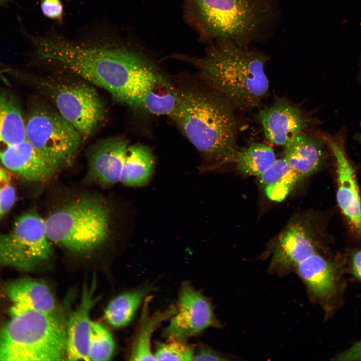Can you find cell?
Segmentation results:
<instances>
[{
  "label": "cell",
  "mask_w": 361,
  "mask_h": 361,
  "mask_svg": "<svg viewBox=\"0 0 361 361\" xmlns=\"http://www.w3.org/2000/svg\"><path fill=\"white\" fill-rule=\"evenodd\" d=\"M38 56L110 93L128 106L140 93L152 89L164 72L140 48L105 38L86 43L60 36L33 40Z\"/></svg>",
  "instance_id": "1"
},
{
  "label": "cell",
  "mask_w": 361,
  "mask_h": 361,
  "mask_svg": "<svg viewBox=\"0 0 361 361\" xmlns=\"http://www.w3.org/2000/svg\"><path fill=\"white\" fill-rule=\"evenodd\" d=\"M170 117L200 152L206 168L235 160L238 124L234 108L199 76H179Z\"/></svg>",
  "instance_id": "2"
},
{
  "label": "cell",
  "mask_w": 361,
  "mask_h": 361,
  "mask_svg": "<svg viewBox=\"0 0 361 361\" xmlns=\"http://www.w3.org/2000/svg\"><path fill=\"white\" fill-rule=\"evenodd\" d=\"M172 58L193 65L197 75L220 93L234 108L258 107L268 93L266 56L230 40L209 44L201 58L174 54Z\"/></svg>",
  "instance_id": "3"
},
{
  "label": "cell",
  "mask_w": 361,
  "mask_h": 361,
  "mask_svg": "<svg viewBox=\"0 0 361 361\" xmlns=\"http://www.w3.org/2000/svg\"><path fill=\"white\" fill-rule=\"evenodd\" d=\"M185 19L201 41L245 47L272 14L270 0H184Z\"/></svg>",
  "instance_id": "4"
},
{
  "label": "cell",
  "mask_w": 361,
  "mask_h": 361,
  "mask_svg": "<svg viewBox=\"0 0 361 361\" xmlns=\"http://www.w3.org/2000/svg\"><path fill=\"white\" fill-rule=\"evenodd\" d=\"M0 328V360L66 358V325L56 314L31 310L10 313Z\"/></svg>",
  "instance_id": "5"
},
{
  "label": "cell",
  "mask_w": 361,
  "mask_h": 361,
  "mask_svg": "<svg viewBox=\"0 0 361 361\" xmlns=\"http://www.w3.org/2000/svg\"><path fill=\"white\" fill-rule=\"evenodd\" d=\"M110 212L100 198L82 196L53 212L45 220L50 242L73 252L93 251L107 240Z\"/></svg>",
  "instance_id": "6"
},
{
  "label": "cell",
  "mask_w": 361,
  "mask_h": 361,
  "mask_svg": "<svg viewBox=\"0 0 361 361\" xmlns=\"http://www.w3.org/2000/svg\"><path fill=\"white\" fill-rule=\"evenodd\" d=\"M25 131L26 140L59 169L72 164L84 140L57 111L48 108L32 113Z\"/></svg>",
  "instance_id": "7"
},
{
  "label": "cell",
  "mask_w": 361,
  "mask_h": 361,
  "mask_svg": "<svg viewBox=\"0 0 361 361\" xmlns=\"http://www.w3.org/2000/svg\"><path fill=\"white\" fill-rule=\"evenodd\" d=\"M45 91L57 112L81 135L83 140L96 131L104 118L98 94L88 82L78 80H46Z\"/></svg>",
  "instance_id": "8"
},
{
  "label": "cell",
  "mask_w": 361,
  "mask_h": 361,
  "mask_svg": "<svg viewBox=\"0 0 361 361\" xmlns=\"http://www.w3.org/2000/svg\"><path fill=\"white\" fill-rule=\"evenodd\" d=\"M53 253L45 220L36 213L24 214L9 232L0 233V265L30 271Z\"/></svg>",
  "instance_id": "9"
},
{
  "label": "cell",
  "mask_w": 361,
  "mask_h": 361,
  "mask_svg": "<svg viewBox=\"0 0 361 361\" xmlns=\"http://www.w3.org/2000/svg\"><path fill=\"white\" fill-rule=\"evenodd\" d=\"M176 307L175 314L162 332V336L167 340L186 341L208 328L222 326L210 298L188 281L181 285Z\"/></svg>",
  "instance_id": "10"
},
{
  "label": "cell",
  "mask_w": 361,
  "mask_h": 361,
  "mask_svg": "<svg viewBox=\"0 0 361 361\" xmlns=\"http://www.w3.org/2000/svg\"><path fill=\"white\" fill-rule=\"evenodd\" d=\"M313 229L307 220L290 223L278 237L273 249L270 272L285 275L317 252Z\"/></svg>",
  "instance_id": "11"
},
{
  "label": "cell",
  "mask_w": 361,
  "mask_h": 361,
  "mask_svg": "<svg viewBox=\"0 0 361 361\" xmlns=\"http://www.w3.org/2000/svg\"><path fill=\"white\" fill-rule=\"evenodd\" d=\"M258 117L268 141L283 146L303 132L311 122L298 106L281 98L260 109Z\"/></svg>",
  "instance_id": "12"
},
{
  "label": "cell",
  "mask_w": 361,
  "mask_h": 361,
  "mask_svg": "<svg viewBox=\"0 0 361 361\" xmlns=\"http://www.w3.org/2000/svg\"><path fill=\"white\" fill-rule=\"evenodd\" d=\"M323 138L336 161L338 205L352 231L361 236V201L354 169L341 141L327 136Z\"/></svg>",
  "instance_id": "13"
},
{
  "label": "cell",
  "mask_w": 361,
  "mask_h": 361,
  "mask_svg": "<svg viewBox=\"0 0 361 361\" xmlns=\"http://www.w3.org/2000/svg\"><path fill=\"white\" fill-rule=\"evenodd\" d=\"M128 141L120 136L100 140L90 149L88 156L87 179L102 187L120 182Z\"/></svg>",
  "instance_id": "14"
},
{
  "label": "cell",
  "mask_w": 361,
  "mask_h": 361,
  "mask_svg": "<svg viewBox=\"0 0 361 361\" xmlns=\"http://www.w3.org/2000/svg\"><path fill=\"white\" fill-rule=\"evenodd\" d=\"M294 271L311 300L326 308L335 296L338 276L335 265L316 252L297 265Z\"/></svg>",
  "instance_id": "15"
},
{
  "label": "cell",
  "mask_w": 361,
  "mask_h": 361,
  "mask_svg": "<svg viewBox=\"0 0 361 361\" xmlns=\"http://www.w3.org/2000/svg\"><path fill=\"white\" fill-rule=\"evenodd\" d=\"M97 301L94 284L85 286L80 302L68 318L66 325V358L69 360H89V340L90 312Z\"/></svg>",
  "instance_id": "16"
},
{
  "label": "cell",
  "mask_w": 361,
  "mask_h": 361,
  "mask_svg": "<svg viewBox=\"0 0 361 361\" xmlns=\"http://www.w3.org/2000/svg\"><path fill=\"white\" fill-rule=\"evenodd\" d=\"M0 160L8 169L32 182H45L59 170L26 139L0 152Z\"/></svg>",
  "instance_id": "17"
},
{
  "label": "cell",
  "mask_w": 361,
  "mask_h": 361,
  "mask_svg": "<svg viewBox=\"0 0 361 361\" xmlns=\"http://www.w3.org/2000/svg\"><path fill=\"white\" fill-rule=\"evenodd\" d=\"M7 292L12 303L10 313L31 310L56 314L54 296L43 281L31 278L17 279L7 285Z\"/></svg>",
  "instance_id": "18"
},
{
  "label": "cell",
  "mask_w": 361,
  "mask_h": 361,
  "mask_svg": "<svg viewBox=\"0 0 361 361\" xmlns=\"http://www.w3.org/2000/svg\"><path fill=\"white\" fill-rule=\"evenodd\" d=\"M325 141L303 132L286 145L283 158L303 178L318 171L325 159Z\"/></svg>",
  "instance_id": "19"
},
{
  "label": "cell",
  "mask_w": 361,
  "mask_h": 361,
  "mask_svg": "<svg viewBox=\"0 0 361 361\" xmlns=\"http://www.w3.org/2000/svg\"><path fill=\"white\" fill-rule=\"evenodd\" d=\"M151 298L152 296H147L144 300L137 329L131 344L130 360H155L151 350L152 334L164 320L170 319L176 312V305H171L164 309L151 313L149 303Z\"/></svg>",
  "instance_id": "20"
},
{
  "label": "cell",
  "mask_w": 361,
  "mask_h": 361,
  "mask_svg": "<svg viewBox=\"0 0 361 361\" xmlns=\"http://www.w3.org/2000/svg\"><path fill=\"white\" fill-rule=\"evenodd\" d=\"M259 177L266 196L275 202L284 201L303 179L283 157L276 158Z\"/></svg>",
  "instance_id": "21"
},
{
  "label": "cell",
  "mask_w": 361,
  "mask_h": 361,
  "mask_svg": "<svg viewBox=\"0 0 361 361\" xmlns=\"http://www.w3.org/2000/svg\"><path fill=\"white\" fill-rule=\"evenodd\" d=\"M154 157L147 146L136 144L128 147L120 182L128 187H141L150 180L154 167Z\"/></svg>",
  "instance_id": "22"
},
{
  "label": "cell",
  "mask_w": 361,
  "mask_h": 361,
  "mask_svg": "<svg viewBox=\"0 0 361 361\" xmlns=\"http://www.w3.org/2000/svg\"><path fill=\"white\" fill-rule=\"evenodd\" d=\"M149 285L128 291L113 298L105 308L104 318L112 327L121 328L128 325L136 311L151 291Z\"/></svg>",
  "instance_id": "23"
},
{
  "label": "cell",
  "mask_w": 361,
  "mask_h": 361,
  "mask_svg": "<svg viewBox=\"0 0 361 361\" xmlns=\"http://www.w3.org/2000/svg\"><path fill=\"white\" fill-rule=\"evenodd\" d=\"M25 124L15 102L0 91V152L26 139Z\"/></svg>",
  "instance_id": "24"
},
{
  "label": "cell",
  "mask_w": 361,
  "mask_h": 361,
  "mask_svg": "<svg viewBox=\"0 0 361 361\" xmlns=\"http://www.w3.org/2000/svg\"><path fill=\"white\" fill-rule=\"evenodd\" d=\"M271 146L261 142H253L238 150L234 162L237 170L247 176H259L275 161Z\"/></svg>",
  "instance_id": "25"
},
{
  "label": "cell",
  "mask_w": 361,
  "mask_h": 361,
  "mask_svg": "<svg viewBox=\"0 0 361 361\" xmlns=\"http://www.w3.org/2000/svg\"><path fill=\"white\" fill-rule=\"evenodd\" d=\"M114 349V341L110 332L102 324L92 321L89 340V360H110Z\"/></svg>",
  "instance_id": "26"
},
{
  "label": "cell",
  "mask_w": 361,
  "mask_h": 361,
  "mask_svg": "<svg viewBox=\"0 0 361 361\" xmlns=\"http://www.w3.org/2000/svg\"><path fill=\"white\" fill-rule=\"evenodd\" d=\"M154 356L156 360H194L196 347L186 341L168 340L154 342Z\"/></svg>",
  "instance_id": "27"
},
{
  "label": "cell",
  "mask_w": 361,
  "mask_h": 361,
  "mask_svg": "<svg viewBox=\"0 0 361 361\" xmlns=\"http://www.w3.org/2000/svg\"><path fill=\"white\" fill-rule=\"evenodd\" d=\"M228 355L221 353L209 345L200 342L195 349L193 360H228Z\"/></svg>",
  "instance_id": "28"
},
{
  "label": "cell",
  "mask_w": 361,
  "mask_h": 361,
  "mask_svg": "<svg viewBox=\"0 0 361 361\" xmlns=\"http://www.w3.org/2000/svg\"><path fill=\"white\" fill-rule=\"evenodd\" d=\"M40 7L44 16L60 23L63 22L64 7L61 0H41Z\"/></svg>",
  "instance_id": "29"
},
{
  "label": "cell",
  "mask_w": 361,
  "mask_h": 361,
  "mask_svg": "<svg viewBox=\"0 0 361 361\" xmlns=\"http://www.w3.org/2000/svg\"><path fill=\"white\" fill-rule=\"evenodd\" d=\"M15 199V190L10 183L0 187V217L11 209Z\"/></svg>",
  "instance_id": "30"
},
{
  "label": "cell",
  "mask_w": 361,
  "mask_h": 361,
  "mask_svg": "<svg viewBox=\"0 0 361 361\" xmlns=\"http://www.w3.org/2000/svg\"><path fill=\"white\" fill-rule=\"evenodd\" d=\"M337 360H361V340L339 354Z\"/></svg>",
  "instance_id": "31"
},
{
  "label": "cell",
  "mask_w": 361,
  "mask_h": 361,
  "mask_svg": "<svg viewBox=\"0 0 361 361\" xmlns=\"http://www.w3.org/2000/svg\"><path fill=\"white\" fill-rule=\"evenodd\" d=\"M352 270L354 275L361 282V249L353 255Z\"/></svg>",
  "instance_id": "32"
},
{
  "label": "cell",
  "mask_w": 361,
  "mask_h": 361,
  "mask_svg": "<svg viewBox=\"0 0 361 361\" xmlns=\"http://www.w3.org/2000/svg\"><path fill=\"white\" fill-rule=\"evenodd\" d=\"M10 174L6 170L0 168V187L9 184Z\"/></svg>",
  "instance_id": "33"
},
{
  "label": "cell",
  "mask_w": 361,
  "mask_h": 361,
  "mask_svg": "<svg viewBox=\"0 0 361 361\" xmlns=\"http://www.w3.org/2000/svg\"><path fill=\"white\" fill-rule=\"evenodd\" d=\"M355 139L361 145V132H357L354 136Z\"/></svg>",
  "instance_id": "34"
},
{
  "label": "cell",
  "mask_w": 361,
  "mask_h": 361,
  "mask_svg": "<svg viewBox=\"0 0 361 361\" xmlns=\"http://www.w3.org/2000/svg\"><path fill=\"white\" fill-rule=\"evenodd\" d=\"M10 0H0V6L6 4Z\"/></svg>",
  "instance_id": "35"
},
{
  "label": "cell",
  "mask_w": 361,
  "mask_h": 361,
  "mask_svg": "<svg viewBox=\"0 0 361 361\" xmlns=\"http://www.w3.org/2000/svg\"><path fill=\"white\" fill-rule=\"evenodd\" d=\"M359 65H360V67H359V69H360V70H359V80H360V81H361V60H360V62Z\"/></svg>",
  "instance_id": "36"
},
{
  "label": "cell",
  "mask_w": 361,
  "mask_h": 361,
  "mask_svg": "<svg viewBox=\"0 0 361 361\" xmlns=\"http://www.w3.org/2000/svg\"><path fill=\"white\" fill-rule=\"evenodd\" d=\"M66 1H72V0H66Z\"/></svg>",
  "instance_id": "37"
}]
</instances>
